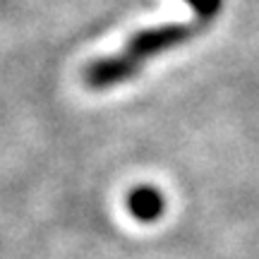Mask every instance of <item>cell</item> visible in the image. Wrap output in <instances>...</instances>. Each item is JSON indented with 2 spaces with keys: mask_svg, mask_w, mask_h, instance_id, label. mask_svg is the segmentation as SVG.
I'll use <instances>...</instances> for the list:
<instances>
[{
  "mask_svg": "<svg viewBox=\"0 0 259 259\" xmlns=\"http://www.w3.org/2000/svg\"><path fill=\"white\" fill-rule=\"evenodd\" d=\"M197 29H199V24H161V27L142 29V31L130 36L122 51L130 58H135L139 65H144L151 58L192 41Z\"/></svg>",
  "mask_w": 259,
  "mask_h": 259,
  "instance_id": "1",
  "label": "cell"
},
{
  "mask_svg": "<svg viewBox=\"0 0 259 259\" xmlns=\"http://www.w3.org/2000/svg\"><path fill=\"white\" fill-rule=\"evenodd\" d=\"M144 65H139L135 58H130L125 51L113 53V56H101L92 60L84 67V84L94 89V92H103V89H113L118 84H125L135 79Z\"/></svg>",
  "mask_w": 259,
  "mask_h": 259,
  "instance_id": "2",
  "label": "cell"
},
{
  "mask_svg": "<svg viewBox=\"0 0 259 259\" xmlns=\"http://www.w3.org/2000/svg\"><path fill=\"white\" fill-rule=\"evenodd\" d=\"M127 211L142 223H154L166 211V197L154 185H137L127 194Z\"/></svg>",
  "mask_w": 259,
  "mask_h": 259,
  "instance_id": "3",
  "label": "cell"
},
{
  "mask_svg": "<svg viewBox=\"0 0 259 259\" xmlns=\"http://www.w3.org/2000/svg\"><path fill=\"white\" fill-rule=\"evenodd\" d=\"M185 3L194 10L199 27H209L223 10V0H185Z\"/></svg>",
  "mask_w": 259,
  "mask_h": 259,
  "instance_id": "4",
  "label": "cell"
}]
</instances>
